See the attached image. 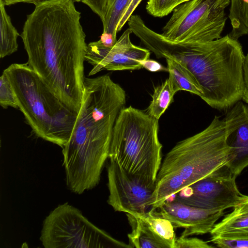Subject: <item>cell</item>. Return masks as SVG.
<instances>
[{"instance_id":"cell-26","label":"cell","mask_w":248,"mask_h":248,"mask_svg":"<svg viewBox=\"0 0 248 248\" xmlns=\"http://www.w3.org/2000/svg\"><path fill=\"white\" fill-rule=\"evenodd\" d=\"M142 0H131L120 20L117 28L118 32L120 31L124 24L127 22L133 13Z\"/></svg>"},{"instance_id":"cell-7","label":"cell","mask_w":248,"mask_h":248,"mask_svg":"<svg viewBox=\"0 0 248 248\" xmlns=\"http://www.w3.org/2000/svg\"><path fill=\"white\" fill-rule=\"evenodd\" d=\"M40 240L45 248H132L97 227L67 202L46 217Z\"/></svg>"},{"instance_id":"cell-13","label":"cell","mask_w":248,"mask_h":248,"mask_svg":"<svg viewBox=\"0 0 248 248\" xmlns=\"http://www.w3.org/2000/svg\"><path fill=\"white\" fill-rule=\"evenodd\" d=\"M230 154L225 165L236 177L248 166V107L239 101L224 118Z\"/></svg>"},{"instance_id":"cell-29","label":"cell","mask_w":248,"mask_h":248,"mask_svg":"<svg viewBox=\"0 0 248 248\" xmlns=\"http://www.w3.org/2000/svg\"><path fill=\"white\" fill-rule=\"evenodd\" d=\"M99 41L104 45L110 46H113L117 40L114 39L112 34L103 32Z\"/></svg>"},{"instance_id":"cell-9","label":"cell","mask_w":248,"mask_h":248,"mask_svg":"<svg viewBox=\"0 0 248 248\" xmlns=\"http://www.w3.org/2000/svg\"><path fill=\"white\" fill-rule=\"evenodd\" d=\"M236 178L225 164L171 196V200L206 209L233 208L246 197L238 189Z\"/></svg>"},{"instance_id":"cell-4","label":"cell","mask_w":248,"mask_h":248,"mask_svg":"<svg viewBox=\"0 0 248 248\" xmlns=\"http://www.w3.org/2000/svg\"><path fill=\"white\" fill-rule=\"evenodd\" d=\"M224 118L215 116L200 132L178 142L161 163L152 197L157 209L171 196L225 165L230 154Z\"/></svg>"},{"instance_id":"cell-23","label":"cell","mask_w":248,"mask_h":248,"mask_svg":"<svg viewBox=\"0 0 248 248\" xmlns=\"http://www.w3.org/2000/svg\"><path fill=\"white\" fill-rule=\"evenodd\" d=\"M0 104L3 108H18L11 82L3 72L0 78Z\"/></svg>"},{"instance_id":"cell-25","label":"cell","mask_w":248,"mask_h":248,"mask_svg":"<svg viewBox=\"0 0 248 248\" xmlns=\"http://www.w3.org/2000/svg\"><path fill=\"white\" fill-rule=\"evenodd\" d=\"M214 247L196 237L180 236L176 238L175 248H210Z\"/></svg>"},{"instance_id":"cell-10","label":"cell","mask_w":248,"mask_h":248,"mask_svg":"<svg viewBox=\"0 0 248 248\" xmlns=\"http://www.w3.org/2000/svg\"><path fill=\"white\" fill-rule=\"evenodd\" d=\"M107 172L109 190L107 202L115 211L139 216L151 210L155 186L146 184L128 173L112 159H109Z\"/></svg>"},{"instance_id":"cell-32","label":"cell","mask_w":248,"mask_h":248,"mask_svg":"<svg viewBox=\"0 0 248 248\" xmlns=\"http://www.w3.org/2000/svg\"><path fill=\"white\" fill-rule=\"evenodd\" d=\"M73 1H74V2H82L84 0H72Z\"/></svg>"},{"instance_id":"cell-12","label":"cell","mask_w":248,"mask_h":248,"mask_svg":"<svg viewBox=\"0 0 248 248\" xmlns=\"http://www.w3.org/2000/svg\"><path fill=\"white\" fill-rule=\"evenodd\" d=\"M157 209L158 214L169 220L174 228L185 229L182 237L210 232L224 211L206 209L174 200H166Z\"/></svg>"},{"instance_id":"cell-15","label":"cell","mask_w":248,"mask_h":248,"mask_svg":"<svg viewBox=\"0 0 248 248\" xmlns=\"http://www.w3.org/2000/svg\"><path fill=\"white\" fill-rule=\"evenodd\" d=\"M131 0H84L100 18L103 32L112 35L116 39L118 24Z\"/></svg>"},{"instance_id":"cell-31","label":"cell","mask_w":248,"mask_h":248,"mask_svg":"<svg viewBox=\"0 0 248 248\" xmlns=\"http://www.w3.org/2000/svg\"><path fill=\"white\" fill-rule=\"evenodd\" d=\"M188 0H179V5L183 2H184L188 1Z\"/></svg>"},{"instance_id":"cell-24","label":"cell","mask_w":248,"mask_h":248,"mask_svg":"<svg viewBox=\"0 0 248 248\" xmlns=\"http://www.w3.org/2000/svg\"><path fill=\"white\" fill-rule=\"evenodd\" d=\"M210 241L220 248H248V239L211 237Z\"/></svg>"},{"instance_id":"cell-3","label":"cell","mask_w":248,"mask_h":248,"mask_svg":"<svg viewBox=\"0 0 248 248\" xmlns=\"http://www.w3.org/2000/svg\"><path fill=\"white\" fill-rule=\"evenodd\" d=\"M162 56L190 73L202 92L201 98L212 108L228 110L242 99L245 55L238 40L229 34L203 43L170 40Z\"/></svg>"},{"instance_id":"cell-19","label":"cell","mask_w":248,"mask_h":248,"mask_svg":"<svg viewBox=\"0 0 248 248\" xmlns=\"http://www.w3.org/2000/svg\"><path fill=\"white\" fill-rule=\"evenodd\" d=\"M172 82L169 78L161 85L154 89L152 99L146 113L158 120L173 101L175 94Z\"/></svg>"},{"instance_id":"cell-18","label":"cell","mask_w":248,"mask_h":248,"mask_svg":"<svg viewBox=\"0 0 248 248\" xmlns=\"http://www.w3.org/2000/svg\"><path fill=\"white\" fill-rule=\"evenodd\" d=\"M5 5L0 0V57L9 56L17 50V37L20 36L13 25Z\"/></svg>"},{"instance_id":"cell-27","label":"cell","mask_w":248,"mask_h":248,"mask_svg":"<svg viewBox=\"0 0 248 248\" xmlns=\"http://www.w3.org/2000/svg\"><path fill=\"white\" fill-rule=\"evenodd\" d=\"M141 64L142 68H145L150 72H168L167 67H165L158 62L149 58L141 62Z\"/></svg>"},{"instance_id":"cell-11","label":"cell","mask_w":248,"mask_h":248,"mask_svg":"<svg viewBox=\"0 0 248 248\" xmlns=\"http://www.w3.org/2000/svg\"><path fill=\"white\" fill-rule=\"evenodd\" d=\"M132 32L127 29L112 46L104 45L99 40L87 44L85 61L93 66L89 76L103 70L121 71L139 70L141 62L149 58L150 51L133 45L130 35Z\"/></svg>"},{"instance_id":"cell-28","label":"cell","mask_w":248,"mask_h":248,"mask_svg":"<svg viewBox=\"0 0 248 248\" xmlns=\"http://www.w3.org/2000/svg\"><path fill=\"white\" fill-rule=\"evenodd\" d=\"M244 91L242 99L248 104V53L245 55L244 63Z\"/></svg>"},{"instance_id":"cell-20","label":"cell","mask_w":248,"mask_h":248,"mask_svg":"<svg viewBox=\"0 0 248 248\" xmlns=\"http://www.w3.org/2000/svg\"><path fill=\"white\" fill-rule=\"evenodd\" d=\"M229 11L232 30L229 35L236 40L248 35V0H230Z\"/></svg>"},{"instance_id":"cell-2","label":"cell","mask_w":248,"mask_h":248,"mask_svg":"<svg viewBox=\"0 0 248 248\" xmlns=\"http://www.w3.org/2000/svg\"><path fill=\"white\" fill-rule=\"evenodd\" d=\"M125 103V91L108 75L85 78L80 108L62 151L69 187L84 191L98 184L116 121Z\"/></svg>"},{"instance_id":"cell-17","label":"cell","mask_w":248,"mask_h":248,"mask_svg":"<svg viewBox=\"0 0 248 248\" xmlns=\"http://www.w3.org/2000/svg\"><path fill=\"white\" fill-rule=\"evenodd\" d=\"M167 68L174 91L190 92L200 97L202 92L190 73L183 66L173 60L166 59Z\"/></svg>"},{"instance_id":"cell-5","label":"cell","mask_w":248,"mask_h":248,"mask_svg":"<svg viewBox=\"0 0 248 248\" xmlns=\"http://www.w3.org/2000/svg\"><path fill=\"white\" fill-rule=\"evenodd\" d=\"M3 72L18 108L39 138L62 148L72 134L78 113L65 105L27 63H13Z\"/></svg>"},{"instance_id":"cell-30","label":"cell","mask_w":248,"mask_h":248,"mask_svg":"<svg viewBox=\"0 0 248 248\" xmlns=\"http://www.w3.org/2000/svg\"><path fill=\"white\" fill-rule=\"evenodd\" d=\"M5 6H10L18 3H27L35 4L45 0H1Z\"/></svg>"},{"instance_id":"cell-14","label":"cell","mask_w":248,"mask_h":248,"mask_svg":"<svg viewBox=\"0 0 248 248\" xmlns=\"http://www.w3.org/2000/svg\"><path fill=\"white\" fill-rule=\"evenodd\" d=\"M210 233L211 237L248 239V196L216 223Z\"/></svg>"},{"instance_id":"cell-22","label":"cell","mask_w":248,"mask_h":248,"mask_svg":"<svg viewBox=\"0 0 248 248\" xmlns=\"http://www.w3.org/2000/svg\"><path fill=\"white\" fill-rule=\"evenodd\" d=\"M179 0H148L146 9L154 17L167 16L179 5Z\"/></svg>"},{"instance_id":"cell-1","label":"cell","mask_w":248,"mask_h":248,"mask_svg":"<svg viewBox=\"0 0 248 248\" xmlns=\"http://www.w3.org/2000/svg\"><path fill=\"white\" fill-rule=\"evenodd\" d=\"M34 5L20 34L27 63L65 105L78 113L87 46L81 13L72 0H45Z\"/></svg>"},{"instance_id":"cell-16","label":"cell","mask_w":248,"mask_h":248,"mask_svg":"<svg viewBox=\"0 0 248 248\" xmlns=\"http://www.w3.org/2000/svg\"><path fill=\"white\" fill-rule=\"evenodd\" d=\"M126 215L132 230L128 234V244L132 248H169L146 221L140 217Z\"/></svg>"},{"instance_id":"cell-6","label":"cell","mask_w":248,"mask_h":248,"mask_svg":"<svg viewBox=\"0 0 248 248\" xmlns=\"http://www.w3.org/2000/svg\"><path fill=\"white\" fill-rule=\"evenodd\" d=\"M158 120L132 106L125 107L116 121L108 158L141 181L155 186L162 163Z\"/></svg>"},{"instance_id":"cell-21","label":"cell","mask_w":248,"mask_h":248,"mask_svg":"<svg viewBox=\"0 0 248 248\" xmlns=\"http://www.w3.org/2000/svg\"><path fill=\"white\" fill-rule=\"evenodd\" d=\"M146 221L155 233L169 246L175 248L176 237L171 223L160 216L156 210L151 209L145 214L136 216Z\"/></svg>"},{"instance_id":"cell-8","label":"cell","mask_w":248,"mask_h":248,"mask_svg":"<svg viewBox=\"0 0 248 248\" xmlns=\"http://www.w3.org/2000/svg\"><path fill=\"white\" fill-rule=\"evenodd\" d=\"M230 0H189L176 6L162 29L166 38L179 42H207L221 37Z\"/></svg>"}]
</instances>
